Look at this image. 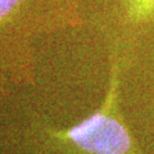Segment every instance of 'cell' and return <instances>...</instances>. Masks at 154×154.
<instances>
[{
    "label": "cell",
    "mask_w": 154,
    "mask_h": 154,
    "mask_svg": "<svg viewBox=\"0 0 154 154\" xmlns=\"http://www.w3.org/2000/svg\"><path fill=\"white\" fill-rule=\"evenodd\" d=\"M136 2L140 4V7L144 9H149L154 4V0H136Z\"/></svg>",
    "instance_id": "7a4b0ae2"
},
{
    "label": "cell",
    "mask_w": 154,
    "mask_h": 154,
    "mask_svg": "<svg viewBox=\"0 0 154 154\" xmlns=\"http://www.w3.org/2000/svg\"><path fill=\"white\" fill-rule=\"evenodd\" d=\"M114 98L116 82L113 80L102 107L73 127L55 135L89 154H128L132 149V139L113 110Z\"/></svg>",
    "instance_id": "6da1fadb"
}]
</instances>
